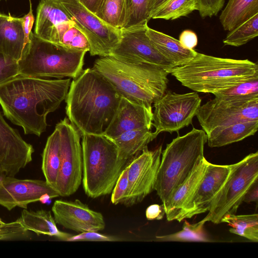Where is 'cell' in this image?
Segmentation results:
<instances>
[{
    "mask_svg": "<svg viewBox=\"0 0 258 258\" xmlns=\"http://www.w3.org/2000/svg\"><path fill=\"white\" fill-rule=\"evenodd\" d=\"M71 79L49 80L18 76L0 85V105L4 115L38 137L46 131V116L66 99Z\"/></svg>",
    "mask_w": 258,
    "mask_h": 258,
    "instance_id": "6da1fadb",
    "label": "cell"
},
{
    "mask_svg": "<svg viewBox=\"0 0 258 258\" xmlns=\"http://www.w3.org/2000/svg\"><path fill=\"white\" fill-rule=\"evenodd\" d=\"M121 96L93 68L83 71L71 83L66 114L81 136L102 135L109 125Z\"/></svg>",
    "mask_w": 258,
    "mask_h": 258,
    "instance_id": "7a4b0ae2",
    "label": "cell"
},
{
    "mask_svg": "<svg viewBox=\"0 0 258 258\" xmlns=\"http://www.w3.org/2000/svg\"><path fill=\"white\" fill-rule=\"evenodd\" d=\"M170 74L181 85L198 92L212 93L258 77L257 64L248 59L221 58L197 52Z\"/></svg>",
    "mask_w": 258,
    "mask_h": 258,
    "instance_id": "3957f363",
    "label": "cell"
},
{
    "mask_svg": "<svg viewBox=\"0 0 258 258\" xmlns=\"http://www.w3.org/2000/svg\"><path fill=\"white\" fill-rule=\"evenodd\" d=\"M123 97L152 106L166 92L169 74L164 69L146 63H128L111 56L97 59L92 68Z\"/></svg>",
    "mask_w": 258,
    "mask_h": 258,
    "instance_id": "277c9868",
    "label": "cell"
},
{
    "mask_svg": "<svg viewBox=\"0 0 258 258\" xmlns=\"http://www.w3.org/2000/svg\"><path fill=\"white\" fill-rule=\"evenodd\" d=\"M207 142L206 133L193 127L189 132L177 136L166 145L162 151L155 187L163 205L205 157Z\"/></svg>",
    "mask_w": 258,
    "mask_h": 258,
    "instance_id": "5b68a950",
    "label": "cell"
},
{
    "mask_svg": "<svg viewBox=\"0 0 258 258\" xmlns=\"http://www.w3.org/2000/svg\"><path fill=\"white\" fill-rule=\"evenodd\" d=\"M82 183L91 198L109 195L127 160L120 158L115 143L105 136H82Z\"/></svg>",
    "mask_w": 258,
    "mask_h": 258,
    "instance_id": "8992f818",
    "label": "cell"
},
{
    "mask_svg": "<svg viewBox=\"0 0 258 258\" xmlns=\"http://www.w3.org/2000/svg\"><path fill=\"white\" fill-rule=\"evenodd\" d=\"M21 58L19 75L38 78H77L82 72L86 52L70 49L30 35Z\"/></svg>",
    "mask_w": 258,
    "mask_h": 258,
    "instance_id": "52a82bcc",
    "label": "cell"
},
{
    "mask_svg": "<svg viewBox=\"0 0 258 258\" xmlns=\"http://www.w3.org/2000/svg\"><path fill=\"white\" fill-rule=\"evenodd\" d=\"M230 166L227 178L214 197L208 214L201 222L219 224L225 216L236 213L245 194L257 181L258 152L251 153Z\"/></svg>",
    "mask_w": 258,
    "mask_h": 258,
    "instance_id": "ba28073f",
    "label": "cell"
},
{
    "mask_svg": "<svg viewBox=\"0 0 258 258\" xmlns=\"http://www.w3.org/2000/svg\"><path fill=\"white\" fill-rule=\"evenodd\" d=\"M59 133L60 164L55 190L59 196L74 194L82 181L83 157L81 135L67 118L56 124Z\"/></svg>",
    "mask_w": 258,
    "mask_h": 258,
    "instance_id": "9c48e42d",
    "label": "cell"
},
{
    "mask_svg": "<svg viewBox=\"0 0 258 258\" xmlns=\"http://www.w3.org/2000/svg\"><path fill=\"white\" fill-rule=\"evenodd\" d=\"M202 99L195 92L177 94L170 91L153 103V123L156 137L161 133H172L192 123Z\"/></svg>",
    "mask_w": 258,
    "mask_h": 258,
    "instance_id": "30bf717a",
    "label": "cell"
},
{
    "mask_svg": "<svg viewBox=\"0 0 258 258\" xmlns=\"http://www.w3.org/2000/svg\"><path fill=\"white\" fill-rule=\"evenodd\" d=\"M59 2L71 16L75 26L87 37L92 56H110L119 43L121 29L112 27L99 18L78 0H55Z\"/></svg>",
    "mask_w": 258,
    "mask_h": 258,
    "instance_id": "8fae6325",
    "label": "cell"
},
{
    "mask_svg": "<svg viewBox=\"0 0 258 258\" xmlns=\"http://www.w3.org/2000/svg\"><path fill=\"white\" fill-rule=\"evenodd\" d=\"M196 116L207 135L218 127L258 120V98L227 100L215 97L201 105Z\"/></svg>",
    "mask_w": 258,
    "mask_h": 258,
    "instance_id": "7c38bea8",
    "label": "cell"
},
{
    "mask_svg": "<svg viewBox=\"0 0 258 258\" xmlns=\"http://www.w3.org/2000/svg\"><path fill=\"white\" fill-rule=\"evenodd\" d=\"M147 24L121 29V38L110 56L128 63H146L160 67L169 74L175 66L152 43L146 31Z\"/></svg>",
    "mask_w": 258,
    "mask_h": 258,
    "instance_id": "4fadbf2b",
    "label": "cell"
},
{
    "mask_svg": "<svg viewBox=\"0 0 258 258\" xmlns=\"http://www.w3.org/2000/svg\"><path fill=\"white\" fill-rule=\"evenodd\" d=\"M162 149L160 146L149 150L146 147L127 164L128 186L120 204L132 206L141 203L155 190Z\"/></svg>",
    "mask_w": 258,
    "mask_h": 258,
    "instance_id": "5bb4252c",
    "label": "cell"
},
{
    "mask_svg": "<svg viewBox=\"0 0 258 258\" xmlns=\"http://www.w3.org/2000/svg\"><path fill=\"white\" fill-rule=\"evenodd\" d=\"M59 196L45 180L19 179L0 173V205L9 211L17 207L27 209L30 203H46Z\"/></svg>",
    "mask_w": 258,
    "mask_h": 258,
    "instance_id": "9a60e30c",
    "label": "cell"
},
{
    "mask_svg": "<svg viewBox=\"0 0 258 258\" xmlns=\"http://www.w3.org/2000/svg\"><path fill=\"white\" fill-rule=\"evenodd\" d=\"M230 171V165H217L209 162L202 179L185 202L176 220L180 222L208 212L214 197Z\"/></svg>",
    "mask_w": 258,
    "mask_h": 258,
    "instance_id": "2e32d148",
    "label": "cell"
},
{
    "mask_svg": "<svg viewBox=\"0 0 258 258\" xmlns=\"http://www.w3.org/2000/svg\"><path fill=\"white\" fill-rule=\"evenodd\" d=\"M34 152L32 145L7 122L0 111V173L15 176L32 161Z\"/></svg>",
    "mask_w": 258,
    "mask_h": 258,
    "instance_id": "e0dca14e",
    "label": "cell"
},
{
    "mask_svg": "<svg viewBox=\"0 0 258 258\" xmlns=\"http://www.w3.org/2000/svg\"><path fill=\"white\" fill-rule=\"evenodd\" d=\"M51 210L56 224L75 232H98L105 228L102 214L90 209L79 200H56Z\"/></svg>",
    "mask_w": 258,
    "mask_h": 258,
    "instance_id": "ac0fdd59",
    "label": "cell"
},
{
    "mask_svg": "<svg viewBox=\"0 0 258 258\" xmlns=\"http://www.w3.org/2000/svg\"><path fill=\"white\" fill-rule=\"evenodd\" d=\"M152 123V106L121 97L115 113L103 135L113 139L128 131L151 129Z\"/></svg>",
    "mask_w": 258,
    "mask_h": 258,
    "instance_id": "d6986e66",
    "label": "cell"
},
{
    "mask_svg": "<svg viewBox=\"0 0 258 258\" xmlns=\"http://www.w3.org/2000/svg\"><path fill=\"white\" fill-rule=\"evenodd\" d=\"M73 21L63 6L55 0L40 1L37 9L34 34L49 41L61 24Z\"/></svg>",
    "mask_w": 258,
    "mask_h": 258,
    "instance_id": "ffe728a7",
    "label": "cell"
},
{
    "mask_svg": "<svg viewBox=\"0 0 258 258\" xmlns=\"http://www.w3.org/2000/svg\"><path fill=\"white\" fill-rule=\"evenodd\" d=\"M27 45L20 18L3 14L0 16V51L18 62Z\"/></svg>",
    "mask_w": 258,
    "mask_h": 258,
    "instance_id": "44dd1931",
    "label": "cell"
},
{
    "mask_svg": "<svg viewBox=\"0 0 258 258\" xmlns=\"http://www.w3.org/2000/svg\"><path fill=\"white\" fill-rule=\"evenodd\" d=\"M208 162L205 157L203 158L186 180L177 187L166 203L163 205L168 221L176 220L185 202L202 179Z\"/></svg>",
    "mask_w": 258,
    "mask_h": 258,
    "instance_id": "7402d4cb",
    "label": "cell"
},
{
    "mask_svg": "<svg viewBox=\"0 0 258 258\" xmlns=\"http://www.w3.org/2000/svg\"><path fill=\"white\" fill-rule=\"evenodd\" d=\"M146 33L159 52L175 67L186 63L197 52L183 47L178 40L149 27Z\"/></svg>",
    "mask_w": 258,
    "mask_h": 258,
    "instance_id": "603a6c76",
    "label": "cell"
},
{
    "mask_svg": "<svg viewBox=\"0 0 258 258\" xmlns=\"http://www.w3.org/2000/svg\"><path fill=\"white\" fill-rule=\"evenodd\" d=\"M18 219L26 230L33 231L38 235L54 236L63 241H67L72 236L58 229L50 211L40 210L34 211L24 209Z\"/></svg>",
    "mask_w": 258,
    "mask_h": 258,
    "instance_id": "cb8c5ba5",
    "label": "cell"
},
{
    "mask_svg": "<svg viewBox=\"0 0 258 258\" xmlns=\"http://www.w3.org/2000/svg\"><path fill=\"white\" fill-rule=\"evenodd\" d=\"M258 120L236 122L217 128L207 135L210 147H220L243 140L257 131Z\"/></svg>",
    "mask_w": 258,
    "mask_h": 258,
    "instance_id": "d4e9b609",
    "label": "cell"
},
{
    "mask_svg": "<svg viewBox=\"0 0 258 258\" xmlns=\"http://www.w3.org/2000/svg\"><path fill=\"white\" fill-rule=\"evenodd\" d=\"M156 137L151 129L142 128L124 132L110 139L117 146L119 157L128 160L139 154Z\"/></svg>",
    "mask_w": 258,
    "mask_h": 258,
    "instance_id": "484cf974",
    "label": "cell"
},
{
    "mask_svg": "<svg viewBox=\"0 0 258 258\" xmlns=\"http://www.w3.org/2000/svg\"><path fill=\"white\" fill-rule=\"evenodd\" d=\"M258 13V0H229L219 17L225 30L231 31Z\"/></svg>",
    "mask_w": 258,
    "mask_h": 258,
    "instance_id": "4316f807",
    "label": "cell"
},
{
    "mask_svg": "<svg viewBox=\"0 0 258 258\" xmlns=\"http://www.w3.org/2000/svg\"><path fill=\"white\" fill-rule=\"evenodd\" d=\"M60 164V137L55 127L48 138L42 154V170L46 182L55 189Z\"/></svg>",
    "mask_w": 258,
    "mask_h": 258,
    "instance_id": "83f0119b",
    "label": "cell"
},
{
    "mask_svg": "<svg viewBox=\"0 0 258 258\" xmlns=\"http://www.w3.org/2000/svg\"><path fill=\"white\" fill-rule=\"evenodd\" d=\"M49 42L70 49L86 52L90 48L87 37L75 26L74 21L63 23L57 27Z\"/></svg>",
    "mask_w": 258,
    "mask_h": 258,
    "instance_id": "f1b7e54d",
    "label": "cell"
},
{
    "mask_svg": "<svg viewBox=\"0 0 258 258\" xmlns=\"http://www.w3.org/2000/svg\"><path fill=\"white\" fill-rule=\"evenodd\" d=\"M227 223L231 228L229 231L253 242H258V214H228L222 223Z\"/></svg>",
    "mask_w": 258,
    "mask_h": 258,
    "instance_id": "f546056e",
    "label": "cell"
},
{
    "mask_svg": "<svg viewBox=\"0 0 258 258\" xmlns=\"http://www.w3.org/2000/svg\"><path fill=\"white\" fill-rule=\"evenodd\" d=\"M126 0H102L95 15L109 26L121 29L126 16Z\"/></svg>",
    "mask_w": 258,
    "mask_h": 258,
    "instance_id": "4dcf8cb0",
    "label": "cell"
},
{
    "mask_svg": "<svg viewBox=\"0 0 258 258\" xmlns=\"http://www.w3.org/2000/svg\"><path fill=\"white\" fill-rule=\"evenodd\" d=\"M258 35V13L229 31L223 39L225 45L239 47Z\"/></svg>",
    "mask_w": 258,
    "mask_h": 258,
    "instance_id": "1f68e13d",
    "label": "cell"
},
{
    "mask_svg": "<svg viewBox=\"0 0 258 258\" xmlns=\"http://www.w3.org/2000/svg\"><path fill=\"white\" fill-rule=\"evenodd\" d=\"M205 223L201 221L190 224L185 221L182 229L176 233L156 237L160 241H198L210 242L211 239L206 234L204 226Z\"/></svg>",
    "mask_w": 258,
    "mask_h": 258,
    "instance_id": "d6a6232c",
    "label": "cell"
},
{
    "mask_svg": "<svg viewBox=\"0 0 258 258\" xmlns=\"http://www.w3.org/2000/svg\"><path fill=\"white\" fill-rule=\"evenodd\" d=\"M196 0H168L152 16V19L172 20L196 10Z\"/></svg>",
    "mask_w": 258,
    "mask_h": 258,
    "instance_id": "836d02e7",
    "label": "cell"
},
{
    "mask_svg": "<svg viewBox=\"0 0 258 258\" xmlns=\"http://www.w3.org/2000/svg\"><path fill=\"white\" fill-rule=\"evenodd\" d=\"M149 3V0H126L125 19L122 29L147 24L151 19Z\"/></svg>",
    "mask_w": 258,
    "mask_h": 258,
    "instance_id": "e575fe53",
    "label": "cell"
},
{
    "mask_svg": "<svg viewBox=\"0 0 258 258\" xmlns=\"http://www.w3.org/2000/svg\"><path fill=\"white\" fill-rule=\"evenodd\" d=\"M220 99H240L258 98V77L252 78L226 90L213 94Z\"/></svg>",
    "mask_w": 258,
    "mask_h": 258,
    "instance_id": "d590c367",
    "label": "cell"
},
{
    "mask_svg": "<svg viewBox=\"0 0 258 258\" xmlns=\"http://www.w3.org/2000/svg\"><path fill=\"white\" fill-rule=\"evenodd\" d=\"M29 231L22 225L19 219L9 223L0 224V240H12L27 238Z\"/></svg>",
    "mask_w": 258,
    "mask_h": 258,
    "instance_id": "8d00e7d4",
    "label": "cell"
},
{
    "mask_svg": "<svg viewBox=\"0 0 258 258\" xmlns=\"http://www.w3.org/2000/svg\"><path fill=\"white\" fill-rule=\"evenodd\" d=\"M18 75V62L0 51V85Z\"/></svg>",
    "mask_w": 258,
    "mask_h": 258,
    "instance_id": "74e56055",
    "label": "cell"
},
{
    "mask_svg": "<svg viewBox=\"0 0 258 258\" xmlns=\"http://www.w3.org/2000/svg\"><path fill=\"white\" fill-rule=\"evenodd\" d=\"M196 10L202 18L216 15L222 9L225 0H196Z\"/></svg>",
    "mask_w": 258,
    "mask_h": 258,
    "instance_id": "f35d334b",
    "label": "cell"
},
{
    "mask_svg": "<svg viewBox=\"0 0 258 258\" xmlns=\"http://www.w3.org/2000/svg\"><path fill=\"white\" fill-rule=\"evenodd\" d=\"M128 186V167L126 166L120 173L112 191L111 203L120 204L126 192Z\"/></svg>",
    "mask_w": 258,
    "mask_h": 258,
    "instance_id": "ab89813d",
    "label": "cell"
},
{
    "mask_svg": "<svg viewBox=\"0 0 258 258\" xmlns=\"http://www.w3.org/2000/svg\"><path fill=\"white\" fill-rule=\"evenodd\" d=\"M118 240L119 239L117 237L92 231L82 232L76 235H72L67 241H115Z\"/></svg>",
    "mask_w": 258,
    "mask_h": 258,
    "instance_id": "60d3db41",
    "label": "cell"
},
{
    "mask_svg": "<svg viewBox=\"0 0 258 258\" xmlns=\"http://www.w3.org/2000/svg\"><path fill=\"white\" fill-rule=\"evenodd\" d=\"M20 18L25 37V43L26 45H27L30 40V35L32 33V29L34 22V17L33 14L32 4L30 1V10L29 12L23 17Z\"/></svg>",
    "mask_w": 258,
    "mask_h": 258,
    "instance_id": "b9f144b4",
    "label": "cell"
},
{
    "mask_svg": "<svg viewBox=\"0 0 258 258\" xmlns=\"http://www.w3.org/2000/svg\"><path fill=\"white\" fill-rule=\"evenodd\" d=\"M178 40L183 47L190 50L194 49L198 42L196 34L189 30L183 31L179 35Z\"/></svg>",
    "mask_w": 258,
    "mask_h": 258,
    "instance_id": "7bdbcfd3",
    "label": "cell"
},
{
    "mask_svg": "<svg viewBox=\"0 0 258 258\" xmlns=\"http://www.w3.org/2000/svg\"><path fill=\"white\" fill-rule=\"evenodd\" d=\"M165 214L163 205L153 204L146 210V217L149 220H161Z\"/></svg>",
    "mask_w": 258,
    "mask_h": 258,
    "instance_id": "ee69618b",
    "label": "cell"
},
{
    "mask_svg": "<svg viewBox=\"0 0 258 258\" xmlns=\"http://www.w3.org/2000/svg\"><path fill=\"white\" fill-rule=\"evenodd\" d=\"M257 181H256L247 191L243 198V202L247 203L251 202H257L258 199Z\"/></svg>",
    "mask_w": 258,
    "mask_h": 258,
    "instance_id": "f6af8a7d",
    "label": "cell"
},
{
    "mask_svg": "<svg viewBox=\"0 0 258 258\" xmlns=\"http://www.w3.org/2000/svg\"><path fill=\"white\" fill-rule=\"evenodd\" d=\"M86 9L94 14H96L102 0H78Z\"/></svg>",
    "mask_w": 258,
    "mask_h": 258,
    "instance_id": "bcb514c9",
    "label": "cell"
},
{
    "mask_svg": "<svg viewBox=\"0 0 258 258\" xmlns=\"http://www.w3.org/2000/svg\"><path fill=\"white\" fill-rule=\"evenodd\" d=\"M168 0H149V12L151 18L153 14Z\"/></svg>",
    "mask_w": 258,
    "mask_h": 258,
    "instance_id": "7dc6e473",
    "label": "cell"
},
{
    "mask_svg": "<svg viewBox=\"0 0 258 258\" xmlns=\"http://www.w3.org/2000/svg\"><path fill=\"white\" fill-rule=\"evenodd\" d=\"M3 223H4V222L2 220V219L0 218V224H2Z\"/></svg>",
    "mask_w": 258,
    "mask_h": 258,
    "instance_id": "c3c4849f",
    "label": "cell"
},
{
    "mask_svg": "<svg viewBox=\"0 0 258 258\" xmlns=\"http://www.w3.org/2000/svg\"><path fill=\"white\" fill-rule=\"evenodd\" d=\"M40 1H47V0H40Z\"/></svg>",
    "mask_w": 258,
    "mask_h": 258,
    "instance_id": "681fc988",
    "label": "cell"
},
{
    "mask_svg": "<svg viewBox=\"0 0 258 258\" xmlns=\"http://www.w3.org/2000/svg\"><path fill=\"white\" fill-rule=\"evenodd\" d=\"M2 15V13H0V16Z\"/></svg>",
    "mask_w": 258,
    "mask_h": 258,
    "instance_id": "f907efd6",
    "label": "cell"
}]
</instances>
